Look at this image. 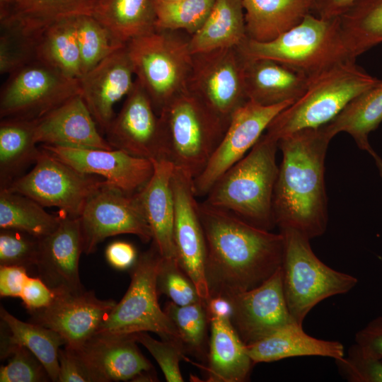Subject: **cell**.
<instances>
[{"label": "cell", "mask_w": 382, "mask_h": 382, "mask_svg": "<svg viewBox=\"0 0 382 382\" xmlns=\"http://www.w3.org/2000/svg\"><path fill=\"white\" fill-rule=\"evenodd\" d=\"M159 1H177L180 0H159Z\"/></svg>", "instance_id": "56"}, {"label": "cell", "mask_w": 382, "mask_h": 382, "mask_svg": "<svg viewBox=\"0 0 382 382\" xmlns=\"http://www.w3.org/2000/svg\"><path fill=\"white\" fill-rule=\"evenodd\" d=\"M1 323L7 332H1V353L11 346H23L31 351L46 369L51 381H58V352L66 342L52 329L35 323L21 321L9 313L3 306L0 308Z\"/></svg>", "instance_id": "30"}, {"label": "cell", "mask_w": 382, "mask_h": 382, "mask_svg": "<svg viewBox=\"0 0 382 382\" xmlns=\"http://www.w3.org/2000/svg\"><path fill=\"white\" fill-rule=\"evenodd\" d=\"M278 149V141L263 134L247 154L216 181L204 201L271 231L276 226L272 199L279 171Z\"/></svg>", "instance_id": "3"}, {"label": "cell", "mask_w": 382, "mask_h": 382, "mask_svg": "<svg viewBox=\"0 0 382 382\" xmlns=\"http://www.w3.org/2000/svg\"><path fill=\"white\" fill-rule=\"evenodd\" d=\"M205 307L209 320L210 318H220L231 320L232 305L228 299L223 296L209 297Z\"/></svg>", "instance_id": "53"}, {"label": "cell", "mask_w": 382, "mask_h": 382, "mask_svg": "<svg viewBox=\"0 0 382 382\" xmlns=\"http://www.w3.org/2000/svg\"><path fill=\"white\" fill-rule=\"evenodd\" d=\"M357 0H311V13L322 19L340 17Z\"/></svg>", "instance_id": "52"}, {"label": "cell", "mask_w": 382, "mask_h": 382, "mask_svg": "<svg viewBox=\"0 0 382 382\" xmlns=\"http://www.w3.org/2000/svg\"><path fill=\"white\" fill-rule=\"evenodd\" d=\"M245 60L238 47L193 54L187 91L230 121L234 112L248 100Z\"/></svg>", "instance_id": "12"}, {"label": "cell", "mask_w": 382, "mask_h": 382, "mask_svg": "<svg viewBox=\"0 0 382 382\" xmlns=\"http://www.w3.org/2000/svg\"><path fill=\"white\" fill-rule=\"evenodd\" d=\"M0 22V73L9 75L36 61L37 36L15 23Z\"/></svg>", "instance_id": "41"}, {"label": "cell", "mask_w": 382, "mask_h": 382, "mask_svg": "<svg viewBox=\"0 0 382 382\" xmlns=\"http://www.w3.org/2000/svg\"><path fill=\"white\" fill-rule=\"evenodd\" d=\"M40 148L33 168L4 189L25 195L44 207H56L69 216L79 217L89 198L108 181L81 173Z\"/></svg>", "instance_id": "10"}, {"label": "cell", "mask_w": 382, "mask_h": 382, "mask_svg": "<svg viewBox=\"0 0 382 382\" xmlns=\"http://www.w3.org/2000/svg\"><path fill=\"white\" fill-rule=\"evenodd\" d=\"M215 0H154L156 29L196 33L209 16Z\"/></svg>", "instance_id": "39"}, {"label": "cell", "mask_w": 382, "mask_h": 382, "mask_svg": "<svg viewBox=\"0 0 382 382\" xmlns=\"http://www.w3.org/2000/svg\"><path fill=\"white\" fill-rule=\"evenodd\" d=\"M293 103L264 106L248 100L236 110L207 165L192 180L195 196L206 197L216 181L252 149L272 120Z\"/></svg>", "instance_id": "14"}, {"label": "cell", "mask_w": 382, "mask_h": 382, "mask_svg": "<svg viewBox=\"0 0 382 382\" xmlns=\"http://www.w3.org/2000/svg\"><path fill=\"white\" fill-rule=\"evenodd\" d=\"M245 346L247 353L254 364L296 357L320 356L335 360L345 357L342 343L313 337L304 332L302 324L296 322H292L265 338Z\"/></svg>", "instance_id": "27"}, {"label": "cell", "mask_w": 382, "mask_h": 382, "mask_svg": "<svg viewBox=\"0 0 382 382\" xmlns=\"http://www.w3.org/2000/svg\"><path fill=\"white\" fill-rule=\"evenodd\" d=\"M134 75L125 45L79 79L80 95L103 132H106L115 116V104L132 90Z\"/></svg>", "instance_id": "21"}, {"label": "cell", "mask_w": 382, "mask_h": 382, "mask_svg": "<svg viewBox=\"0 0 382 382\" xmlns=\"http://www.w3.org/2000/svg\"><path fill=\"white\" fill-rule=\"evenodd\" d=\"M82 76L113 52L124 46L92 15L74 18Z\"/></svg>", "instance_id": "38"}, {"label": "cell", "mask_w": 382, "mask_h": 382, "mask_svg": "<svg viewBox=\"0 0 382 382\" xmlns=\"http://www.w3.org/2000/svg\"><path fill=\"white\" fill-rule=\"evenodd\" d=\"M207 365L202 366L209 382H243L255 364L228 319L210 318Z\"/></svg>", "instance_id": "26"}, {"label": "cell", "mask_w": 382, "mask_h": 382, "mask_svg": "<svg viewBox=\"0 0 382 382\" xmlns=\"http://www.w3.org/2000/svg\"><path fill=\"white\" fill-rule=\"evenodd\" d=\"M100 0H13L0 11V21L13 22L37 36L50 25L66 18L92 15Z\"/></svg>", "instance_id": "29"}, {"label": "cell", "mask_w": 382, "mask_h": 382, "mask_svg": "<svg viewBox=\"0 0 382 382\" xmlns=\"http://www.w3.org/2000/svg\"><path fill=\"white\" fill-rule=\"evenodd\" d=\"M9 357L8 363L0 369L1 382H45L51 381L44 365L28 349L11 346L1 353Z\"/></svg>", "instance_id": "43"}, {"label": "cell", "mask_w": 382, "mask_h": 382, "mask_svg": "<svg viewBox=\"0 0 382 382\" xmlns=\"http://www.w3.org/2000/svg\"><path fill=\"white\" fill-rule=\"evenodd\" d=\"M27 269L19 266L0 265L1 297H20L29 278Z\"/></svg>", "instance_id": "50"}, {"label": "cell", "mask_w": 382, "mask_h": 382, "mask_svg": "<svg viewBox=\"0 0 382 382\" xmlns=\"http://www.w3.org/2000/svg\"><path fill=\"white\" fill-rule=\"evenodd\" d=\"M105 255L112 267L120 270L132 267L138 257L134 246L122 241L109 244L105 249Z\"/></svg>", "instance_id": "51"}, {"label": "cell", "mask_w": 382, "mask_h": 382, "mask_svg": "<svg viewBox=\"0 0 382 382\" xmlns=\"http://www.w3.org/2000/svg\"><path fill=\"white\" fill-rule=\"evenodd\" d=\"M156 284L158 295H166L177 305L185 306L202 301L194 282L182 269L178 259L161 257Z\"/></svg>", "instance_id": "42"}, {"label": "cell", "mask_w": 382, "mask_h": 382, "mask_svg": "<svg viewBox=\"0 0 382 382\" xmlns=\"http://www.w3.org/2000/svg\"><path fill=\"white\" fill-rule=\"evenodd\" d=\"M40 238L15 229L0 231V265L35 267Z\"/></svg>", "instance_id": "44"}, {"label": "cell", "mask_w": 382, "mask_h": 382, "mask_svg": "<svg viewBox=\"0 0 382 382\" xmlns=\"http://www.w3.org/2000/svg\"><path fill=\"white\" fill-rule=\"evenodd\" d=\"M206 244L209 297L231 298L255 288L282 265L284 238L226 210L198 202Z\"/></svg>", "instance_id": "1"}, {"label": "cell", "mask_w": 382, "mask_h": 382, "mask_svg": "<svg viewBox=\"0 0 382 382\" xmlns=\"http://www.w3.org/2000/svg\"><path fill=\"white\" fill-rule=\"evenodd\" d=\"M242 0H215L201 28L190 36L192 54L239 47L247 39Z\"/></svg>", "instance_id": "33"}, {"label": "cell", "mask_w": 382, "mask_h": 382, "mask_svg": "<svg viewBox=\"0 0 382 382\" xmlns=\"http://www.w3.org/2000/svg\"><path fill=\"white\" fill-rule=\"evenodd\" d=\"M382 122V80L354 97L332 120L323 125L330 138L340 132L352 136L357 146L369 154L374 150L369 135Z\"/></svg>", "instance_id": "31"}, {"label": "cell", "mask_w": 382, "mask_h": 382, "mask_svg": "<svg viewBox=\"0 0 382 382\" xmlns=\"http://www.w3.org/2000/svg\"><path fill=\"white\" fill-rule=\"evenodd\" d=\"M79 94V79L36 60L8 75L0 94V117L37 120Z\"/></svg>", "instance_id": "11"}, {"label": "cell", "mask_w": 382, "mask_h": 382, "mask_svg": "<svg viewBox=\"0 0 382 382\" xmlns=\"http://www.w3.org/2000/svg\"><path fill=\"white\" fill-rule=\"evenodd\" d=\"M92 16L122 44L156 29L154 0H100Z\"/></svg>", "instance_id": "34"}, {"label": "cell", "mask_w": 382, "mask_h": 382, "mask_svg": "<svg viewBox=\"0 0 382 382\" xmlns=\"http://www.w3.org/2000/svg\"><path fill=\"white\" fill-rule=\"evenodd\" d=\"M83 252L94 253L108 237L132 234L143 243L152 233L136 195H127L108 183L87 201L79 216Z\"/></svg>", "instance_id": "13"}, {"label": "cell", "mask_w": 382, "mask_h": 382, "mask_svg": "<svg viewBox=\"0 0 382 382\" xmlns=\"http://www.w3.org/2000/svg\"><path fill=\"white\" fill-rule=\"evenodd\" d=\"M136 341L144 345L151 353L168 382H183L180 361L184 359L185 349L182 344L157 340L146 332L134 333Z\"/></svg>", "instance_id": "45"}, {"label": "cell", "mask_w": 382, "mask_h": 382, "mask_svg": "<svg viewBox=\"0 0 382 382\" xmlns=\"http://www.w3.org/2000/svg\"><path fill=\"white\" fill-rule=\"evenodd\" d=\"M370 155L373 157L378 170L379 175L382 179V158L374 150L371 152Z\"/></svg>", "instance_id": "54"}, {"label": "cell", "mask_w": 382, "mask_h": 382, "mask_svg": "<svg viewBox=\"0 0 382 382\" xmlns=\"http://www.w3.org/2000/svg\"><path fill=\"white\" fill-rule=\"evenodd\" d=\"M58 382H100L80 352L64 346L58 352Z\"/></svg>", "instance_id": "47"}, {"label": "cell", "mask_w": 382, "mask_h": 382, "mask_svg": "<svg viewBox=\"0 0 382 382\" xmlns=\"http://www.w3.org/2000/svg\"><path fill=\"white\" fill-rule=\"evenodd\" d=\"M134 334L96 333L78 349L100 382L154 381L153 366L141 354Z\"/></svg>", "instance_id": "22"}, {"label": "cell", "mask_w": 382, "mask_h": 382, "mask_svg": "<svg viewBox=\"0 0 382 382\" xmlns=\"http://www.w3.org/2000/svg\"><path fill=\"white\" fill-rule=\"evenodd\" d=\"M13 0H0V11L6 8Z\"/></svg>", "instance_id": "55"}, {"label": "cell", "mask_w": 382, "mask_h": 382, "mask_svg": "<svg viewBox=\"0 0 382 382\" xmlns=\"http://www.w3.org/2000/svg\"><path fill=\"white\" fill-rule=\"evenodd\" d=\"M248 39L274 40L311 13V0H242Z\"/></svg>", "instance_id": "28"}, {"label": "cell", "mask_w": 382, "mask_h": 382, "mask_svg": "<svg viewBox=\"0 0 382 382\" xmlns=\"http://www.w3.org/2000/svg\"><path fill=\"white\" fill-rule=\"evenodd\" d=\"M105 134L113 149L150 160L163 158L159 116L148 94L136 79L132 90Z\"/></svg>", "instance_id": "18"}, {"label": "cell", "mask_w": 382, "mask_h": 382, "mask_svg": "<svg viewBox=\"0 0 382 382\" xmlns=\"http://www.w3.org/2000/svg\"><path fill=\"white\" fill-rule=\"evenodd\" d=\"M60 224L40 240L35 265L37 277L55 295L79 294L85 291L79 274L83 252L79 217L59 211Z\"/></svg>", "instance_id": "19"}, {"label": "cell", "mask_w": 382, "mask_h": 382, "mask_svg": "<svg viewBox=\"0 0 382 382\" xmlns=\"http://www.w3.org/2000/svg\"><path fill=\"white\" fill-rule=\"evenodd\" d=\"M238 47L246 57L279 62L310 79L356 61L346 45L340 17L322 19L311 13L273 40L259 42L247 38Z\"/></svg>", "instance_id": "5"}, {"label": "cell", "mask_w": 382, "mask_h": 382, "mask_svg": "<svg viewBox=\"0 0 382 382\" xmlns=\"http://www.w3.org/2000/svg\"><path fill=\"white\" fill-rule=\"evenodd\" d=\"M60 215L48 213L35 200L20 193L0 190V228L15 229L40 239L54 232Z\"/></svg>", "instance_id": "36"}, {"label": "cell", "mask_w": 382, "mask_h": 382, "mask_svg": "<svg viewBox=\"0 0 382 382\" xmlns=\"http://www.w3.org/2000/svg\"><path fill=\"white\" fill-rule=\"evenodd\" d=\"M54 297V293L38 277L28 279L20 296L30 313L47 307Z\"/></svg>", "instance_id": "49"}, {"label": "cell", "mask_w": 382, "mask_h": 382, "mask_svg": "<svg viewBox=\"0 0 382 382\" xmlns=\"http://www.w3.org/2000/svg\"><path fill=\"white\" fill-rule=\"evenodd\" d=\"M161 258L154 243L137 257L132 267L127 292L107 316L97 333L152 332L163 340L183 345L178 330L158 303L156 277Z\"/></svg>", "instance_id": "9"}, {"label": "cell", "mask_w": 382, "mask_h": 382, "mask_svg": "<svg viewBox=\"0 0 382 382\" xmlns=\"http://www.w3.org/2000/svg\"><path fill=\"white\" fill-rule=\"evenodd\" d=\"M43 149L78 171L98 175L127 195L138 192L151 178L152 160L120 149L73 148L42 144Z\"/></svg>", "instance_id": "17"}, {"label": "cell", "mask_w": 382, "mask_h": 382, "mask_svg": "<svg viewBox=\"0 0 382 382\" xmlns=\"http://www.w3.org/2000/svg\"><path fill=\"white\" fill-rule=\"evenodd\" d=\"M116 303L98 299L93 291L55 295L50 306L30 313L31 322L57 332L64 346L79 349L98 332Z\"/></svg>", "instance_id": "20"}, {"label": "cell", "mask_w": 382, "mask_h": 382, "mask_svg": "<svg viewBox=\"0 0 382 382\" xmlns=\"http://www.w3.org/2000/svg\"><path fill=\"white\" fill-rule=\"evenodd\" d=\"M284 238L281 265L284 294L293 320L303 322L318 303L349 291L358 280L323 263L313 253L310 238L291 228H279Z\"/></svg>", "instance_id": "8"}, {"label": "cell", "mask_w": 382, "mask_h": 382, "mask_svg": "<svg viewBox=\"0 0 382 382\" xmlns=\"http://www.w3.org/2000/svg\"><path fill=\"white\" fill-rule=\"evenodd\" d=\"M190 35L155 29L126 43L136 80L148 94L156 112L187 91L193 54Z\"/></svg>", "instance_id": "6"}, {"label": "cell", "mask_w": 382, "mask_h": 382, "mask_svg": "<svg viewBox=\"0 0 382 382\" xmlns=\"http://www.w3.org/2000/svg\"><path fill=\"white\" fill-rule=\"evenodd\" d=\"M35 120L2 119L0 122V189L8 187L34 165L40 152L35 140Z\"/></svg>", "instance_id": "32"}, {"label": "cell", "mask_w": 382, "mask_h": 382, "mask_svg": "<svg viewBox=\"0 0 382 382\" xmlns=\"http://www.w3.org/2000/svg\"><path fill=\"white\" fill-rule=\"evenodd\" d=\"M245 58V88L248 100L264 106L294 102L308 86V76L282 63L265 58Z\"/></svg>", "instance_id": "25"}, {"label": "cell", "mask_w": 382, "mask_h": 382, "mask_svg": "<svg viewBox=\"0 0 382 382\" xmlns=\"http://www.w3.org/2000/svg\"><path fill=\"white\" fill-rule=\"evenodd\" d=\"M228 299L232 305L231 324L245 345L295 322L286 302L281 267L258 286Z\"/></svg>", "instance_id": "16"}, {"label": "cell", "mask_w": 382, "mask_h": 382, "mask_svg": "<svg viewBox=\"0 0 382 382\" xmlns=\"http://www.w3.org/2000/svg\"><path fill=\"white\" fill-rule=\"evenodd\" d=\"M192 180L175 167L171 180L175 207L173 236L178 262L206 303L209 298L204 274L206 244Z\"/></svg>", "instance_id": "15"}, {"label": "cell", "mask_w": 382, "mask_h": 382, "mask_svg": "<svg viewBox=\"0 0 382 382\" xmlns=\"http://www.w3.org/2000/svg\"><path fill=\"white\" fill-rule=\"evenodd\" d=\"M154 170L150 180L136 197L152 233V243L161 257L178 259L174 242L175 207L171 187L173 164L166 160H152Z\"/></svg>", "instance_id": "24"}, {"label": "cell", "mask_w": 382, "mask_h": 382, "mask_svg": "<svg viewBox=\"0 0 382 382\" xmlns=\"http://www.w3.org/2000/svg\"><path fill=\"white\" fill-rule=\"evenodd\" d=\"M354 346L363 356L382 360V316L374 318L356 333Z\"/></svg>", "instance_id": "48"}, {"label": "cell", "mask_w": 382, "mask_h": 382, "mask_svg": "<svg viewBox=\"0 0 382 382\" xmlns=\"http://www.w3.org/2000/svg\"><path fill=\"white\" fill-rule=\"evenodd\" d=\"M340 374L349 381L382 382V360L361 354L353 345L347 357L335 360Z\"/></svg>", "instance_id": "46"}, {"label": "cell", "mask_w": 382, "mask_h": 382, "mask_svg": "<svg viewBox=\"0 0 382 382\" xmlns=\"http://www.w3.org/2000/svg\"><path fill=\"white\" fill-rule=\"evenodd\" d=\"M340 18L346 45L354 58L382 43V0H357Z\"/></svg>", "instance_id": "37"}, {"label": "cell", "mask_w": 382, "mask_h": 382, "mask_svg": "<svg viewBox=\"0 0 382 382\" xmlns=\"http://www.w3.org/2000/svg\"><path fill=\"white\" fill-rule=\"evenodd\" d=\"M331 139L322 125L299 129L278 140L282 160L272 211L279 228L296 229L310 239L325 232L328 216L325 159Z\"/></svg>", "instance_id": "2"}, {"label": "cell", "mask_w": 382, "mask_h": 382, "mask_svg": "<svg viewBox=\"0 0 382 382\" xmlns=\"http://www.w3.org/2000/svg\"><path fill=\"white\" fill-rule=\"evenodd\" d=\"M378 81L356 61L340 64L311 79L305 93L272 120L265 134L278 141L299 129L324 125Z\"/></svg>", "instance_id": "7"}, {"label": "cell", "mask_w": 382, "mask_h": 382, "mask_svg": "<svg viewBox=\"0 0 382 382\" xmlns=\"http://www.w3.org/2000/svg\"><path fill=\"white\" fill-rule=\"evenodd\" d=\"M158 116L162 159L194 179L207 165L230 121L187 91L170 100Z\"/></svg>", "instance_id": "4"}, {"label": "cell", "mask_w": 382, "mask_h": 382, "mask_svg": "<svg viewBox=\"0 0 382 382\" xmlns=\"http://www.w3.org/2000/svg\"><path fill=\"white\" fill-rule=\"evenodd\" d=\"M35 140L58 146L113 149L99 132L80 94L35 120Z\"/></svg>", "instance_id": "23"}, {"label": "cell", "mask_w": 382, "mask_h": 382, "mask_svg": "<svg viewBox=\"0 0 382 382\" xmlns=\"http://www.w3.org/2000/svg\"><path fill=\"white\" fill-rule=\"evenodd\" d=\"M178 330L185 352L202 356L209 320L203 301L179 306L171 301L163 309Z\"/></svg>", "instance_id": "40"}, {"label": "cell", "mask_w": 382, "mask_h": 382, "mask_svg": "<svg viewBox=\"0 0 382 382\" xmlns=\"http://www.w3.org/2000/svg\"><path fill=\"white\" fill-rule=\"evenodd\" d=\"M74 18L57 21L37 35L36 60L69 78L79 79L82 72Z\"/></svg>", "instance_id": "35"}]
</instances>
